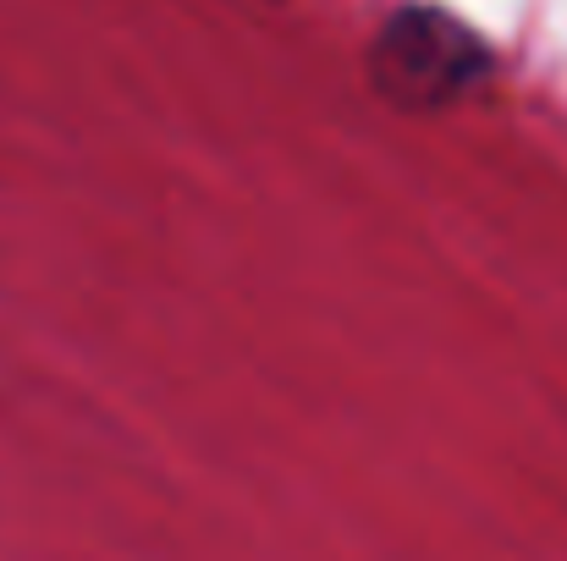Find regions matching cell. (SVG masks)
<instances>
[{"label":"cell","instance_id":"cell-1","mask_svg":"<svg viewBox=\"0 0 567 561\" xmlns=\"http://www.w3.org/2000/svg\"><path fill=\"white\" fill-rule=\"evenodd\" d=\"M480 66H485L480 39H474L463 22H452L446 11H430V6L396 11L375 39L380 94H391V100L408 105V111L457 100V94L474 83Z\"/></svg>","mask_w":567,"mask_h":561}]
</instances>
